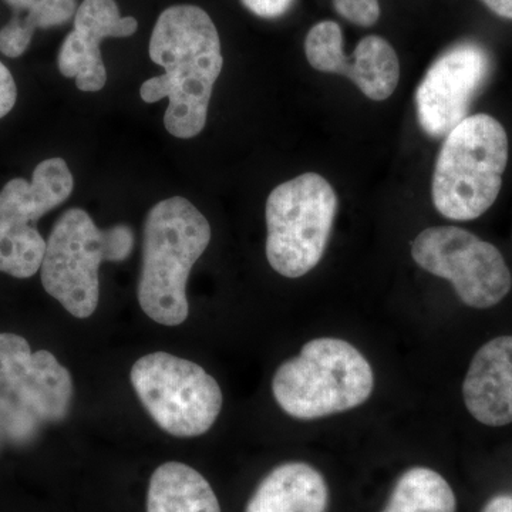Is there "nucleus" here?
Wrapping results in <instances>:
<instances>
[{
	"label": "nucleus",
	"instance_id": "nucleus-1",
	"mask_svg": "<svg viewBox=\"0 0 512 512\" xmlns=\"http://www.w3.org/2000/svg\"><path fill=\"white\" fill-rule=\"evenodd\" d=\"M148 53L165 73L143 83L141 99L156 103L167 97L168 133L183 140L198 136L224 66L220 35L210 15L192 5L165 9L154 26Z\"/></svg>",
	"mask_w": 512,
	"mask_h": 512
},
{
	"label": "nucleus",
	"instance_id": "nucleus-2",
	"mask_svg": "<svg viewBox=\"0 0 512 512\" xmlns=\"http://www.w3.org/2000/svg\"><path fill=\"white\" fill-rule=\"evenodd\" d=\"M210 242V222L187 198H168L151 208L144 222L143 268L137 289L148 318L164 326L187 320L188 276Z\"/></svg>",
	"mask_w": 512,
	"mask_h": 512
},
{
	"label": "nucleus",
	"instance_id": "nucleus-3",
	"mask_svg": "<svg viewBox=\"0 0 512 512\" xmlns=\"http://www.w3.org/2000/svg\"><path fill=\"white\" fill-rule=\"evenodd\" d=\"M508 151L507 131L493 116L461 121L444 138L434 165L436 210L453 221H473L490 210L503 187Z\"/></svg>",
	"mask_w": 512,
	"mask_h": 512
},
{
	"label": "nucleus",
	"instance_id": "nucleus-4",
	"mask_svg": "<svg viewBox=\"0 0 512 512\" xmlns=\"http://www.w3.org/2000/svg\"><path fill=\"white\" fill-rule=\"evenodd\" d=\"M373 389L375 375L366 357L346 340L335 338L305 343L272 379L276 403L298 420L349 412L366 403Z\"/></svg>",
	"mask_w": 512,
	"mask_h": 512
},
{
	"label": "nucleus",
	"instance_id": "nucleus-5",
	"mask_svg": "<svg viewBox=\"0 0 512 512\" xmlns=\"http://www.w3.org/2000/svg\"><path fill=\"white\" fill-rule=\"evenodd\" d=\"M133 244L130 228L101 231L86 211L72 208L56 221L46 241L43 288L74 318H90L99 306L101 264L123 261Z\"/></svg>",
	"mask_w": 512,
	"mask_h": 512
},
{
	"label": "nucleus",
	"instance_id": "nucleus-6",
	"mask_svg": "<svg viewBox=\"0 0 512 512\" xmlns=\"http://www.w3.org/2000/svg\"><path fill=\"white\" fill-rule=\"evenodd\" d=\"M338 195L322 175L306 173L278 185L266 201V258L285 278L309 274L325 254Z\"/></svg>",
	"mask_w": 512,
	"mask_h": 512
},
{
	"label": "nucleus",
	"instance_id": "nucleus-7",
	"mask_svg": "<svg viewBox=\"0 0 512 512\" xmlns=\"http://www.w3.org/2000/svg\"><path fill=\"white\" fill-rule=\"evenodd\" d=\"M130 379L151 419L171 436H202L220 416L224 403L220 384L190 360L150 353L134 363Z\"/></svg>",
	"mask_w": 512,
	"mask_h": 512
},
{
	"label": "nucleus",
	"instance_id": "nucleus-8",
	"mask_svg": "<svg viewBox=\"0 0 512 512\" xmlns=\"http://www.w3.org/2000/svg\"><path fill=\"white\" fill-rule=\"evenodd\" d=\"M73 175L63 158H47L32 181L10 180L0 191V272L26 279L42 266L46 241L36 222L70 197Z\"/></svg>",
	"mask_w": 512,
	"mask_h": 512
},
{
	"label": "nucleus",
	"instance_id": "nucleus-9",
	"mask_svg": "<svg viewBox=\"0 0 512 512\" xmlns=\"http://www.w3.org/2000/svg\"><path fill=\"white\" fill-rule=\"evenodd\" d=\"M412 256L424 271L451 282L470 308H493L511 291L512 275L504 256L466 229H424L413 241Z\"/></svg>",
	"mask_w": 512,
	"mask_h": 512
},
{
	"label": "nucleus",
	"instance_id": "nucleus-10",
	"mask_svg": "<svg viewBox=\"0 0 512 512\" xmlns=\"http://www.w3.org/2000/svg\"><path fill=\"white\" fill-rule=\"evenodd\" d=\"M490 53L476 42L457 43L437 57L416 92L417 119L427 136L446 137L467 119L471 103L490 79Z\"/></svg>",
	"mask_w": 512,
	"mask_h": 512
},
{
	"label": "nucleus",
	"instance_id": "nucleus-11",
	"mask_svg": "<svg viewBox=\"0 0 512 512\" xmlns=\"http://www.w3.org/2000/svg\"><path fill=\"white\" fill-rule=\"evenodd\" d=\"M73 379L52 353H33L28 340L0 333V396L25 410L37 423L66 419L73 400Z\"/></svg>",
	"mask_w": 512,
	"mask_h": 512
},
{
	"label": "nucleus",
	"instance_id": "nucleus-12",
	"mask_svg": "<svg viewBox=\"0 0 512 512\" xmlns=\"http://www.w3.org/2000/svg\"><path fill=\"white\" fill-rule=\"evenodd\" d=\"M305 53L313 69L348 77L370 100L389 99L399 84V57L386 39L366 36L350 59L343 50L342 28L333 20H323L309 30Z\"/></svg>",
	"mask_w": 512,
	"mask_h": 512
},
{
	"label": "nucleus",
	"instance_id": "nucleus-13",
	"mask_svg": "<svg viewBox=\"0 0 512 512\" xmlns=\"http://www.w3.org/2000/svg\"><path fill=\"white\" fill-rule=\"evenodd\" d=\"M137 28V20L123 18L114 0H83L74 18V29L60 47V73L76 80L82 92H99L107 83L100 43L107 37L134 35Z\"/></svg>",
	"mask_w": 512,
	"mask_h": 512
},
{
	"label": "nucleus",
	"instance_id": "nucleus-14",
	"mask_svg": "<svg viewBox=\"0 0 512 512\" xmlns=\"http://www.w3.org/2000/svg\"><path fill=\"white\" fill-rule=\"evenodd\" d=\"M468 413L481 424L512 423V336L485 343L471 360L463 383Z\"/></svg>",
	"mask_w": 512,
	"mask_h": 512
},
{
	"label": "nucleus",
	"instance_id": "nucleus-15",
	"mask_svg": "<svg viewBox=\"0 0 512 512\" xmlns=\"http://www.w3.org/2000/svg\"><path fill=\"white\" fill-rule=\"evenodd\" d=\"M329 487L311 464L292 461L261 481L245 512H326Z\"/></svg>",
	"mask_w": 512,
	"mask_h": 512
},
{
	"label": "nucleus",
	"instance_id": "nucleus-16",
	"mask_svg": "<svg viewBox=\"0 0 512 512\" xmlns=\"http://www.w3.org/2000/svg\"><path fill=\"white\" fill-rule=\"evenodd\" d=\"M147 512H221L207 478L187 464L170 461L150 478Z\"/></svg>",
	"mask_w": 512,
	"mask_h": 512
},
{
	"label": "nucleus",
	"instance_id": "nucleus-17",
	"mask_svg": "<svg viewBox=\"0 0 512 512\" xmlns=\"http://www.w3.org/2000/svg\"><path fill=\"white\" fill-rule=\"evenodd\" d=\"M15 16L0 29V52L19 57L28 50L37 29L63 25L76 10L74 0H5Z\"/></svg>",
	"mask_w": 512,
	"mask_h": 512
},
{
	"label": "nucleus",
	"instance_id": "nucleus-18",
	"mask_svg": "<svg viewBox=\"0 0 512 512\" xmlns=\"http://www.w3.org/2000/svg\"><path fill=\"white\" fill-rule=\"evenodd\" d=\"M383 512H457V498L440 473L413 467L397 480Z\"/></svg>",
	"mask_w": 512,
	"mask_h": 512
},
{
	"label": "nucleus",
	"instance_id": "nucleus-19",
	"mask_svg": "<svg viewBox=\"0 0 512 512\" xmlns=\"http://www.w3.org/2000/svg\"><path fill=\"white\" fill-rule=\"evenodd\" d=\"M333 8L343 19L362 28H372L380 18L379 0H333Z\"/></svg>",
	"mask_w": 512,
	"mask_h": 512
},
{
	"label": "nucleus",
	"instance_id": "nucleus-20",
	"mask_svg": "<svg viewBox=\"0 0 512 512\" xmlns=\"http://www.w3.org/2000/svg\"><path fill=\"white\" fill-rule=\"evenodd\" d=\"M242 5L264 19H275L285 15L295 0H241Z\"/></svg>",
	"mask_w": 512,
	"mask_h": 512
},
{
	"label": "nucleus",
	"instance_id": "nucleus-21",
	"mask_svg": "<svg viewBox=\"0 0 512 512\" xmlns=\"http://www.w3.org/2000/svg\"><path fill=\"white\" fill-rule=\"evenodd\" d=\"M18 100V87L8 67L0 62V119L12 111Z\"/></svg>",
	"mask_w": 512,
	"mask_h": 512
},
{
	"label": "nucleus",
	"instance_id": "nucleus-22",
	"mask_svg": "<svg viewBox=\"0 0 512 512\" xmlns=\"http://www.w3.org/2000/svg\"><path fill=\"white\" fill-rule=\"evenodd\" d=\"M481 512H512V495H495L487 501Z\"/></svg>",
	"mask_w": 512,
	"mask_h": 512
},
{
	"label": "nucleus",
	"instance_id": "nucleus-23",
	"mask_svg": "<svg viewBox=\"0 0 512 512\" xmlns=\"http://www.w3.org/2000/svg\"><path fill=\"white\" fill-rule=\"evenodd\" d=\"M481 2L500 18L512 20V0H481Z\"/></svg>",
	"mask_w": 512,
	"mask_h": 512
}]
</instances>
